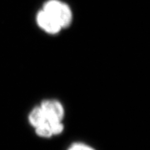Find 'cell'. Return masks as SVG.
Wrapping results in <instances>:
<instances>
[{"label":"cell","mask_w":150,"mask_h":150,"mask_svg":"<svg viewBox=\"0 0 150 150\" xmlns=\"http://www.w3.org/2000/svg\"><path fill=\"white\" fill-rule=\"evenodd\" d=\"M42 8L59 23L62 29L69 27L73 22V12L70 7L60 0H48Z\"/></svg>","instance_id":"cell-1"},{"label":"cell","mask_w":150,"mask_h":150,"mask_svg":"<svg viewBox=\"0 0 150 150\" xmlns=\"http://www.w3.org/2000/svg\"><path fill=\"white\" fill-rule=\"evenodd\" d=\"M45 113L48 121H63L65 109L62 103L54 98L45 99L39 103Z\"/></svg>","instance_id":"cell-2"},{"label":"cell","mask_w":150,"mask_h":150,"mask_svg":"<svg viewBox=\"0 0 150 150\" xmlns=\"http://www.w3.org/2000/svg\"><path fill=\"white\" fill-rule=\"evenodd\" d=\"M36 21L38 27L49 34H57L62 30L59 23L43 8L38 12Z\"/></svg>","instance_id":"cell-3"},{"label":"cell","mask_w":150,"mask_h":150,"mask_svg":"<svg viewBox=\"0 0 150 150\" xmlns=\"http://www.w3.org/2000/svg\"><path fill=\"white\" fill-rule=\"evenodd\" d=\"M28 121L33 128L35 129L46 123L48 120L42 108L40 107V105H38L29 112L28 116Z\"/></svg>","instance_id":"cell-4"},{"label":"cell","mask_w":150,"mask_h":150,"mask_svg":"<svg viewBox=\"0 0 150 150\" xmlns=\"http://www.w3.org/2000/svg\"><path fill=\"white\" fill-rule=\"evenodd\" d=\"M34 132H35L37 136H38L39 138H42V139H50V138L54 137L48 121L45 123L42 124V125L35 128Z\"/></svg>","instance_id":"cell-5"},{"label":"cell","mask_w":150,"mask_h":150,"mask_svg":"<svg viewBox=\"0 0 150 150\" xmlns=\"http://www.w3.org/2000/svg\"><path fill=\"white\" fill-rule=\"evenodd\" d=\"M53 135L58 136L64 131V124L63 121H48Z\"/></svg>","instance_id":"cell-6"},{"label":"cell","mask_w":150,"mask_h":150,"mask_svg":"<svg viewBox=\"0 0 150 150\" xmlns=\"http://www.w3.org/2000/svg\"><path fill=\"white\" fill-rule=\"evenodd\" d=\"M67 150H96L93 146L83 142H74L72 143L68 147Z\"/></svg>","instance_id":"cell-7"}]
</instances>
